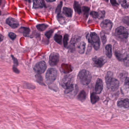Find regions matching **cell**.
Masks as SVG:
<instances>
[{
	"label": "cell",
	"mask_w": 129,
	"mask_h": 129,
	"mask_svg": "<svg viewBox=\"0 0 129 129\" xmlns=\"http://www.w3.org/2000/svg\"><path fill=\"white\" fill-rule=\"evenodd\" d=\"M88 41L91 44L94 49L96 50H98L100 47V40L97 34L94 32L90 33L88 38Z\"/></svg>",
	"instance_id": "obj_3"
},
{
	"label": "cell",
	"mask_w": 129,
	"mask_h": 129,
	"mask_svg": "<svg viewBox=\"0 0 129 129\" xmlns=\"http://www.w3.org/2000/svg\"><path fill=\"white\" fill-rule=\"evenodd\" d=\"M123 62H124V65H125L126 66H129V55H128L127 57V58H126Z\"/></svg>",
	"instance_id": "obj_38"
},
{
	"label": "cell",
	"mask_w": 129,
	"mask_h": 129,
	"mask_svg": "<svg viewBox=\"0 0 129 129\" xmlns=\"http://www.w3.org/2000/svg\"><path fill=\"white\" fill-rule=\"evenodd\" d=\"M105 0V1H106V2H108V0Z\"/></svg>",
	"instance_id": "obj_46"
},
{
	"label": "cell",
	"mask_w": 129,
	"mask_h": 129,
	"mask_svg": "<svg viewBox=\"0 0 129 129\" xmlns=\"http://www.w3.org/2000/svg\"><path fill=\"white\" fill-rule=\"evenodd\" d=\"M110 2L113 6H117L119 5V4L117 3L116 0H110Z\"/></svg>",
	"instance_id": "obj_41"
},
{
	"label": "cell",
	"mask_w": 129,
	"mask_h": 129,
	"mask_svg": "<svg viewBox=\"0 0 129 129\" xmlns=\"http://www.w3.org/2000/svg\"><path fill=\"white\" fill-rule=\"evenodd\" d=\"M47 68V65L45 61H41L35 64L33 67V70L35 72L38 74H43Z\"/></svg>",
	"instance_id": "obj_7"
},
{
	"label": "cell",
	"mask_w": 129,
	"mask_h": 129,
	"mask_svg": "<svg viewBox=\"0 0 129 129\" xmlns=\"http://www.w3.org/2000/svg\"><path fill=\"white\" fill-rule=\"evenodd\" d=\"M105 81L107 88L112 91H116L119 87V81L113 77V74L111 72L109 71L107 73L105 77Z\"/></svg>",
	"instance_id": "obj_1"
},
{
	"label": "cell",
	"mask_w": 129,
	"mask_h": 129,
	"mask_svg": "<svg viewBox=\"0 0 129 129\" xmlns=\"http://www.w3.org/2000/svg\"><path fill=\"white\" fill-rule=\"evenodd\" d=\"M117 105L119 107L128 108H129V100L128 99L119 100Z\"/></svg>",
	"instance_id": "obj_15"
},
{
	"label": "cell",
	"mask_w": 129,
	"mask_h": 129,
	"mask_svg": "<svg viewBox=\"0 0 129 129\" xmlns=\"http://www.w3.org/2000/svg\"><path fill=\"white\" fill-rule=\"evenodd\" d=\"M101 37L103 44H105L106 43V42H107V36H106V35H105L104 34L101 33Z\"/></svg>",
	"instance_id": "obj_35"
},
{
	"label": "cell",
	"mask_w": 129,
	"mask_h": 129,
	"mask_svg": "<svg viewBox=\"0 0 129 129\" xmlns=\"http://www.w3.org/2000/svg\"><path fill=\"white\" fill-rule=\"evenodd\" d=\"M18 31L20 33H22L25 36H27L28 34L30 33V30L29 28L25 27H21L19 28Z\"/></svg>",
	"instance_id": "obj_18"
},
{
	"label": "cell",
	"mask_w": 129,
	"mask_h": 129,
	"mask_svg": "<svg viewBox=\"0 0 129 129\" xmlns=\"http://www.w3.org/2000/svg\"><path fill=\"white\" fill-rule=\"evenodd\" d=\"M69 35L67 34H65L64 36L63 40V45L65 48H67V45H68V42L69 40Z\"/></svg>",
	"instance_id": "obj_30"
},
{
	"label": "cell",
	"mask_w": 129,
	"mask_h": 129,
	"mask_svg": "<svg viewBox=\"0 0 129 129\" xmlns=\"http://www.w3.org/2000/svg\"><path fill=\"white\" fill-rule=\"evenodd\" d=\"M74 8L75 11L78 14H80L81 13V7L79 3L77 1H75L74 5Z\"/></svg>",
	"instance_id": "obj_23"
},
{
	"label": "cell",
	"mask_w": 129,
	"mask_h": 129,
	"mask_svg": "<svg viewBox=\"0 0 129 129\" xmlns=\"http://www.w3.org/2000/svg\"><path fill=\"white\" fill-rule=\"evenodd\" d=\"M0 41L2 42L3 40V36L1 34H0Z\"/></svg>",
	"instance_id": "obj_44"
},
{
	"label": "cell",
	"mask_w": 129,
	"mask_h": 129,
	"mask_svg": "<svg viewBox=\"0 0 129 129\" xmlns=\"http://www.w3.org/2000/svg\"><path fill=\"white\" fill-rule=\"evenodd\" d=\"M125 84L127 86L129 87V77H127L126 78L125 81Z\"/></svg>",
	"instance_id": "obj_42"
},
{
	"label": "cell",
	"mask_w": 129,
	"mask_h": 129,
	"mask_svg": "<svg viewBox=\"0 0 129 129\" xmlns=\"http://www.w3.org/2000/svg\"><path fill=\"white\" fill-rule=\"evenodd\" d=\"M63 13L67 17H71L73 14V11L71 8L64 7L63 8Z\"/></svg>",
	"instance_id": "obj_16"
},
{
	"label": "cell",
	"mask_w": 129,
	"mask_h": 129,
	"mask_svg": "<svg viewBox=\"0 0 129 129\" xmlns=\"http://www.w3.org/2000/svg\"><path fill=\"white\" fill-rule=\"evenodd\" d=\"M25 0V1H27V0Z\"/></svg>",
	"instance_id": "obj_48"
},
{
	"label": "cell",
	"mask_w": 129,
	"mask_h": 129,
	"mask_svg": "<svg viewBox=\"0 0 129 129\" xmlns=\"http://www.w3.org/2000/svg\"><path fill=\"white\" fill-rule=\"evenodd\" d=\"M122 21L124 23L129 26V17L128 16H125L122 19Z\"/></svg>",
	"instance_id": "obj_34"
},
{
	"label": "cell",
	"mask_w": 129,
	"mask_h": 129,
	"mask_svg": "<svg viewBox=\"0 0 129 129\" xmlns=\"http://www.w3.org/2000/svg\"><path fill=\"white\" fill-rule=\"evenodd\" d=\"M6 23L13 29L16 28L19 25L18 20L13 17H9L7 18L6 20Z\"/></svg>",
	"instance_id": "obj_11"
},
{
	"label": "cell",
	"mask_w": 129,
	"mask_h": 129,
	"mask_svg": "<svg viewBox=\"0 0 129 129\" xmlns=\"http://www.w3.org/2000/svg\"><path fill=\"white\" fill-rule=\"evenodd\" d=\"M61 85L65 90L74 87L72 75H66L61 80Z\"/></svg>",
	"instance_id": "obj_5"
},
{
	"label": "cell",
	"mask_w": 129,
	"mask_h": 129,
	"mask_svg": "<svg viewBox=\"0 0 129 129\" xmlns=\"http://www.w3.org/2000/svg\"><path fill=\"white\" fill-rule=\"evenodd\" d=\"M48 27V25L45 24H39L36 26V28L39 31H44Z\"/></svg>",
	"instance_id": "obj_26"
},
{
	"label": "cell",
	"mask_w": 129,
	"mask_h": 129,
	"mask_svg": "<svg viewBox=\"0 0 129 129\" xmlns=\"http://www.w3.org/2000/svg\"><path fill=\"white\" fill-rule=\"evenodd\" d=\"M85 0L86 1H88L89 0Z\"/></svg>",
	"instance_id": "obj_47"
},
{
	"label": "cell",
	"mask_w": 129,
	"mask_h": 129,
	"mask_svg": "<svg viewBox=\"0 0 129 129\" xmlns=\"http://www.w3.org/2000/svg\"><path fill=\"white\" fill-rule=\"evenodd\" d=\"M78 52L80 54H83L85 52L86 48V43L84 42H82L79 44L78 47Z\"/></svg>",
	"instance_id": "obj_21"
},
{
	"label": "cell",
	"mask_w": 129,
	"mask_h": 129,
	"mask_svg": "<svg viewBox=\"0 0 129 129\" xmlns=\"http://www.w3.org/2000/svg\"><path fill=\"white\" fill-rule=\"evenodd\" d=\"M28 1L29 3H30L31 2V0H28Z\"/></svg>",
	"instance_id": "obj_45"
},
{
	"label": "cell",
	"mask_w": 129,
	"mask_h": 129,
	"mask_svg": "<svg viewBox=\"0 0 129 129\" xmlns=\"http://www.w3.org/2000/svg\"><path fill=\"white\" fill-rule=\"evenodd\" d=\"M60 55L58 53H52L49 56V63L51 66H55L57 65L59 60Z\"/></svg>",
	"instance_id": "obj_10"
},
{
	"label": "cell",
	"mask_w": 129,
	"mask_h": 129,
	"mask_svg": "<svg viewBox=\"0 0 129 129\" xmlns=\"http://www.w3.org/2000/svg\"><path fill=\"white\" fill-rule=\"evenodd\" d=\"M8 36L12 40H14L16 38V35L13 32H10L9 33Z\"/></svg>",
	"instance_id": "obj_36"
},
{
	"label": "cell",
	"mask_w": 129,
	"mask_h": 129,
	"mask_svg": "<svg viewBox=\"0 0 129 129\" xmlns=\"http://www.w3.org/2000/svg\"><path fill=\"white\" fill-rule=\"evenodd\" d=\"M11 56L12 58V60H13L14 65L16 66H18L19 64H18V61H17V59L16 58H15L13 55H11Z\"/></svg>",
	"instance_id": "obj_39"
},
{
	"label": "cell",
	"mask_w": 129,
	"mask_h": 129,
	"mask_svg": "<svg viewBox=\"0 0 129 129\" xmlns=\"http://www.w3.org/2000/svg\"><path fill=\"white\" fill-rule=\"evenodd\" d=\"M86 97V94L85 92L83 90L81 91L78 96V100L81 102H83L85 100Z\"/></svg>",
	"instance_id": "obj_20"
},
{
	"label": "cell",
	"mask_w": 129,
	"mask_h": 129,
	"mask_svg": "<svg viewBox=\"0 0 129 129\" xmlns=\"http://www.w3.org/2000/svg\"><path fill=\"white\" fill-rule=\"evenodd\" d=\"M100 26L103 30L105 32L109 33L112 29L113 23L110 20H104L101 22Z\"/></svg>",
	"instance_id": "obj_8"
},
{
	"label": "cell",
	"mask_w": 129,
	"mask_h": 129,
	"mask_svg": "<svg viewBox=\"0 0 129 129\" xmlns=\"http://www.w3.org/2000/svg\"><path fill=\"white\" fill-rule=\"evenodd\" d=\"M82 10L83 12V15L86 18H87L88 16L89 13V8L88 6H84L82 8Z\"/></svg>",
	"instance_id": "obj_27"
},
{
	"label": "cell",
	"mask_w": 129,
	"mask_h": 129,
	"mask_svg": "<svg viewBox=\"0 0 129 129\" xmlns=\"http://www.w3.org/2000/svg\"><path fill=\"white\" fill-rule=\"evenodd\" d=\"M54 39L56 42L59 44H61L62 40V36L61 35L56 34L54 36Z\"/></svg>",
	"instance_id": "obj_25"
},
{
	"label": "cell",
	"mask_w": 129,
	"mask_h": 129,
	"mask_svg": "<svg viewBox=\"0 0 129 129\" xmlns=\"http://www.w3.org/2000/svg\"><path fill=\"white\" fill-rule=\"evenodd\" d=\"M62 6H63V2L61 1V2H60V3L57 6V8L56 9L55 13L57 14V15L61 14Z\"/></svg>",
	"instance_id": "obj_29"
},
{
	"label": "cell",
	"mask_w": 129,
	"mask_h": 129,
	"mask_svg": "<svg viewBox=\"0 0 129 129\" xmlns=\"http://www.w3.org/2000/svg\"><path fill=\"white\" fill-rule=\"evenodd\" d=\"M92 60L93 66L97 67H102L107 62L106 59L104 57L97 58L96 56L93 58Z\"/></svg>",
	"instance_id": "obj_9"
},
{
	"label": "cell",
	"mask_w": 129,
	"mask_h": 129,
	"mask_svg": "<svg viewBox=\"0 0 129 129\" xmlns=\"http://www.w3.org/2000/svg\"><path fill=\"white\" fill-rule=\"evenodd\" d=\"M24 85V86L25 88L27 89H33L35 88V86L34 85H32V84H30V83H25Z\"/></svg>",
	"instance_id": "obj_33"
},
{
	"label": "cell",
	"mask_w": 129,
	"mask_h": 129,
	"mask_svg": "<svg viewBox=\"0 0 129 129\" xmlns=\"http://www.w3.org/2000/svg\"><path fill=\"white\" fill-rule=\"evenodd\" d=\"M90 15L92 17L94 18H97L98 17V13L97 12L94 11H92L90 13Z\"/></svg>",
	"instance_id": "obj_37"
},
{
	"label": "cell",
	"mask_w": 129,
	"mask_h": 129,
	"mask_svg": "<svg viewBox=\"0 0 129 129\" xmlns=\"http://www.w3.org/2000/svg\"><path fill=\"white\" fill-rule=\"evenodd\" d=\"M105 53L106 55L109 58H111L112 57V45L111 44H108L105 47Z\"/></svg>",
	"instance_id": "obj_19"
},
{
	"label": "cell",
	"mask_w": 129,
	"mask_h": 129,
	"mask_svg": "<svg viewBox=\"0 0 129 129\" xmlns=\"http://www.w3.org/2000/svg\"><path fill=\"white\" fill-rule=\"evenodd\" d=\"M53 31H54V30H50L45 32V35L46 37L49 39L51 38V36L53 33Z\"/></svg>",
	"instance_id": "obj_32"
},
{
	"label": "cell",
	"mask_w": 129,
	"mask_h": 129,
	"mask_svg": "<svg viewBox=\"0 0 129 129\" xmlns=\"http://www.w3.org/2000/svg\"></svg>",
	"instance_id": "obj_49"
},
{
	"label": "cell",
	"mask_w": 129,
	"mask_h": 129,
	"mask_svg": "<svg viewBox=\"0 0 129 129\" xmlns=\"http://www.w3.org/2000/svg\"><path fill=\"white\" fill-rule=\"evenodd\" d=\"M103 88V82L102 79L98 78L97 80L95 85V92L97 94H100L101 93Z\"/></svg>",
	"instance_id": "obj_12"
},
{
	"label": "cell",
	"mask_w": 129,
	"mask_h": 129,
	"mask_svg": "<svg viewBox=\"0 0 129 129\" xmlns=\"http://www.w3.org/2000/svg\"><path fill=\"white\" fill-rule=\"evenodd\" d=\"M16 66L14 65L13 67V71L15 73H16V74H19L20 72V71L17 69Z\"/></svg>",
	"instance_id": "obj_40"
},
{
	"label": "cell",
	"mask_w": 129,
	"mask_h": 129,
	"mask_svg": "<svg viewBox=\"0 0 129 129\" xmlns=\"http://www.w3.org/2000/svg\"><path fill=\"white\" fill-rule=\"evenodd\" d=\"M80 39L81 37L78 36H75L72 38L69 45L70 49L72 52H73L75 50V44L80 41Z\"/></svg>",
	"instance_id": "obj_14"
},
{
	"label": "cell",
	"mask_w": 129,
	"mask_h": 129,
	"mask_svg": "<svg viewBox=\"0 0 129 129\" xmlns=\"http://www.w3.org/2000/svg\"><path fill=\"white\" fill-rule=\"evenodd\" d=\"M45 0L48 2H52L56 1V0Z\"/></svg>",
	"instance_id": "obj_43"
},
{
	"label": "cell",
	"mask_w": 129,
	"mask_h": 129,
	"mask_svg": "<svg viewBox=\"0 0 129 129\" xmlns=\"http://www.w3.org/2000/svg\"><path fill=\"white\" fill-rule=\"evenodd\" d=\"M57 76V71L54 68H50L45 75L46 82L48 84H52L55 80Z\"/></svg>",
	"instance_id": "obj_4"
},
{
	"label": "cell",
	"mask_w": 129,
	"mask_h": 129,
	"mask_svg": "<svg viewBox=\"0 0 129 129\" xmlns=\"http://www.w3.org/2000/svg\"><path fill=\"white\" fill-rule=\"evenodd\" d=\"M119 1L122 6L124 8H127L129 7V3L126 0H119Z\"/></svg>",
	"instance_id": "obj_28"
},
{
	"label": "cell",
	"mask_w": 129,
	"mask_h": 129,
	"mask_svg": "<svg viewBox=\"0 0 129 129\" xmlns=\"http://www.w3.org/2000/svg\"><path fill=\"white\" fill-rule=\"evenodd\" d=\"M44 5L41 0H33V8H42Z\"/></svg>",
	"instance_id": "obj_17"
},
{
	"label": "cell",
	"mask_w": 129,
	"mask_h": 129,
	"mask_svg": "<svg viewBox=\"0 0 129 129\" xmlns=\"http://www.w3.org/2000/svg\"><path fill=\"white\" fill-rule=\"evenodd\" d=\"M96 94V93H94V92H93L91 94L90 99H91V102L92 104H95L99 100V97L98 96H97Z\"/></svg>",
	"instance_id": "obj_22"
},
{
	"label": "cell",
	"mask_w": 129,
	"mask_h": 129,
	"mask_svg": "<svg viewBox=\"0 0 129 129\" xmlns=\"http://www.w3.org/2000/svg\"><path fill=\"white\" fill-rule=\"evenodd\" d=\"M35 78L36 79V81L39 84L45 86L43 81V77L40 74H38L35 75Z\"/></svg>",
	"instance_id": "obj_24"
},
{
	"label": "cell",
	"mask_w": 129,
	"mask_h": 129,
	"mask_svg": "<svg viewBox=\"0 0 129 129\" xmlns=\"http://www.w3.org/2000/svg\"><path fill=\"white\" fill-rule=\"evenodd\" d=\"M115 34L117 38L121 39H126L128 38L127 30L123 26H120L116 29Z\"/></svg>",
	"instance_id": "obj_6"
},
{
	"label": "cell",
	"mask_w": 129,
	"mask_h": 129,
	"mask_svg": "<svg viewBox=\"0 0 129 129\" xmlns=\"http://www.w3.org/2000/svg\"><path fill=\"white\" fill-rule=\"evenodd\" d=\"M98 17L97 18L100 19L104 18L105 15V11L104 10H99L97 12Z\"/></svg>",
	"instance_id": "obj_31"
},
{
	"label": "cell",
	"mask_w": 129,
	"mask_h": 129,
	"mask_svg": "<svg viewBox=\"0 0 129 129\" xmlns=\"http://www.w3.org/2000/svg\"><path fill=\"white\" fill-rule=\"evenodd\" d=\"M115 55L117 60L121 61H124L128 56L126 52L121 51H116L115 52Z\"/></svg>",
	"instance_id": "obj_13"
},
{
	"label": "cell",
	"mask_w": 129,
	"mask_h": 129,
	"mask_svg": "<svg viewBox=\"0 0 129 129\" xmlns=\"http://www.w3.org/2000/svg\"><path fill=\"white\" fill-rule=\"evenodd\" d=\"M78 78L82 85L87 86L91 82V75L88 70H81L78 74Z\"/></svg>",
	"instance_id": "obj_2"
}]
</instances>
